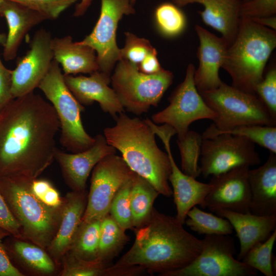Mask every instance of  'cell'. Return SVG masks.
Wrapping results in <instances>:
<instances>
[{
  "label": "cell",
  "mask_w": 276,
  "mask_h": 276,
  "mask_svg": "<svg viewBox=\"0 0 276 276\" xmlns=\"http://www.w3.org/2000/svg\"><path fill=\"white\" fill-rule=\"evenodd\" d=\"M112 127L104 130L107 143L118 150L131 170L148 180L159 194L170 197L171 165L167 153L157 145L155 133L146 122L122 112Z\"/></svg>",
  "instance_id": "cell-3"
},
{
  "label": "cell",
  "mask_w": 276,
  "mask_h": 276,
  "mask_svg": "<svg viewBox=\"0 0 276 276\" xmlns=\"http://www.w3.org/2000/svg\"><path fill=\"white\" fill-rule=\"evenodd\" d=\"M276 14V0H249L242 1L239 17L254 18L274 16Z\"/></svg>",
  "instance_id": "cell-41"
},
{
  "label": "cell",
  "mask_w": 276,
  "mask_h": 276,
  "mask_svg": "<svg viewBox=\"0 0 276 276\" xmlns=\"http://www.w3.org/2000/svg\"><path fill=\"white\" fill-rule=\"evenodd\" d=\"M93 0H81V2L76 5L74 16L78 17L83 15L90 6Z\"/></svg>",
  "instance_id": "cell-47"
},
{
  "label": "cell",
  "mask_w": 276,
  "mask_h": 276,
  "mask_svg": "<svg viewBox=\"0 0 276 276\" xmlns=\"http://www.w3.org/2000/svg\"><path fill=\"white\" fill-rule=\"evenodd\" d=\"M125 45L120 49L121 59L138 66L148 55L156 52L148 40L129 32H125Z\"/></svg>",
  "instance_id": "cell-37"
},
{
  "label": "cell",
  "mask_w": 276,
  "mask_h": 276,
  "mask_svg": "<svg viewBox=\"0 0 276 276\" xmlns=\"http://www.w3.org/2000/svg\"><path fill=\"white\" fill-rule=\"evenodd\" d=\"M0 227L13 237L22 239L20 226L12 214L0 192Z\"/></svg>",
  "instance_id": "cell-42"
},
{
  "label": "cell",
  "mask_w": 276,
  "mask_h": 276,
  "mask_svg": "<svg viewBox=\"0 0 276 276\" xmlns=\"http://www.w3.org/2000/svg\"><path fill=\"white\" fill-rule=\"evenodd\" d=\"M3 0H0V4ZM6 40V36L3 34L0 33V45L4 47Z\"/></svg>",
  "instance_id": "cell-48"
},
{
  "label": "cell",
  "mask_w": 276,
  "mask_h": 276,
  "mask_svg": "<svg viewBox=\"0 0 276 276\" xmlns=\"http://www.w3.org/2000/svg\"><path fill=\"white\" fill-rule=\"evenodd\" d=\"M108 214L101 222L97 260L111 264L129 240V237Z\"/></svg>",
  "instance_id": "cell-28"
},
{
  "label": "cell",
  "mask_w": 276,
  "mask_h": 276,
  "mask_svg": "<svg viewBox=\"0 0 276 276\" xmlns=\"http://www.w3.org/2000/svg\"><path fill=\"white\" fill-rule=\"evenodd\" d=\"M178 7L198 3L204 9L198 13L203 22L221 34L228 44L234 40L238 29L242 0H172Z\"/></svg>",
  "instance_id": "cell-24"
},
{
  "label": "cell",
  "mask_w": 276,
  "mask_h": 276,
  "mask_svg": "<svg viewBox=\"0 0 276 276\" xmlns=\"http://www.w3.org/2000/svg\"><path fill=\"white\" fill-rule=\"evenodd\" d=\"M137 66L140 72L146 74H153L163 68L157 57V51L148 55Z\"/></svg>",
  "instance_id": "cell-45"
},
{
  "label": "cell",
  "mask_w": 276,
  "mask_h": 276,
  "mask_svg": "<svg viewBox=\"0 0 276 276\" xmlns=\"http://www.w3.org/2000/svg\"><path fill=\"white\" fill-rule=\"evenodd\" d=\"M12 71L5 67L0 58V111L13 99L11 94Z\"/></svg>",
  "instance_id": "cell-44"
},
{
  "label": "cell",
  "mask_w": 276,
  "mask_h": 276,
  "mask_svg": "<svg viewBox=\"0 0 276 276\" xmlns=\"http://www.w3.org/2000/svg\"><path fill=\"white\" fill-rule=\"evenodd\" d=\"M0 16L5 18L8 27L3 47V57L7 61L16 57L19 46L29 31L47 20L39 12L9 0H3L0 4Z\"/></svg>",
  "instance_id": "cell-23"
},
{
  "label": "cell",
  "mask_w": 276,
  "mask_h": 276,
  "mask_svg": "<svg viewBox=\"0 0 276 276\" xmlns=\"http://www.w3.org/2000/svg\"><path fill=\"white\" fill-rule=\"evenodd\" d=\"M195 67L188 65L185 79L172 92L169 105L152 116L155 124H167L176 131L178 139L184 136L191 123L202 119L214 121L216 113L206 104L194 82Z\"/></svg>",
  "instance_id": "cell-10"
},
{
  "label": "cell",
  "mask_w": 276,
  "mask_h": 276,
  "mask_svg": "<svg viewBox=\"0 0 276 276\" xmlns=\"http://www.w3.org/2000/svg\"><path fill=\"white\" fill-rule=\"evenodd\" d=\"M276 240V229L264 241L250 248L242 262L265 276L275 275L272 268V249Z\"/></svg>",
  "instance_id": "cell-34"
},
{
  "label": "cell",
  "mask_w": 276,
  "mask_h": 276,
  "mask_svg": "<svg viewBox=\"0 0 276 276\" xmlns=\"http://www.w3.org/2000/svg\"><path fill=\"white\" fill-rule=\"evenodd\" d=\"M39 12L47 20H55L77 0H9Z\"/></svg>",
  "instance_id": "cell-39"
},
{
  "label": "cell",
  "mask_w": 276,
  "mask_h": 276,
  "mask_svg": "<svg viewBox=\"0 0 276 276\" xmlns=\"http://www.w3.org/2000/svg\"><path fill=\"white\" fill-rule=\"evenodd\" d=\"M174 75L163 68L153 74L140 72L137 65L121 59L110 77L112 88L124 109L140 115L157 106L172 84Z\"/></svg>",
  "instance_id": "cell-8"
},
{
  "label": "cell",
  "mask_w": 276,
  "mask_h": 276,
  "mask_svg": "<svg viewBox=\"0 0 276 276\" xmlns=\"http://www.w3.org/2000/svg\"><path fill=\"white\" fill-rule=\"evenodd\" d=\"M215 213L228 220L236 231L240 242L237 258L239 261L250 248L265 241L276 229V215L259 216L228 210H220Z\"/></svg>",
  "instance_id": "cell-21"
},
{
  "label": "cell",
  "mask_w": 276,
  "mask_h": 276,
  "mask_svg": "<svg viewBox=\"0 0 276 276\" xmlns=\"http://www.w3.org/2000/svg\"><path fill=\"white\" fill-rule=\"evenodd\" d=\"M65 82L73 95L83 105L97 102L102 110L116 119L124 111L117 95L108 85L110 77L98 70L88 77L64 75Z\"/></svg>",
  "instance_id": "cell-19"
},
{
  "label": "cell",
  "mask_w": 276,
  "mask_h": 276,
  "mask_svg": "<svg viewBox=\"0 0 276 276\" xmlns=\"http://www.w3.org/2000/svg\"><path fill=\"white\" fill-rule=\"evenodd\" d=\"M198 256L189 264L163 276H255L257 270L236 259L234 239L207 235Z\"/></svg>",
  "instance_id": "cell-9"
},
{
  "label": "cell",
  "mask_w": 276,
  "mask_h": 276,
  "mask_svg": "<svg viewBox=\"0 0 276 276\" xmlns=\"http://www.w3.org/2000/svg\"><path fill=\"white\" fill-rule=\"evenodd\" d=\"M175 217L154 208L148 222L134 230L131 248L113 265L137 266L147 273H165L184 267L200 253L204 242L187 232Z\"/></svg>",
  "instance_id": "cell-2"
},
{
  "label": "cell",
  "mask_w": 276,
  "mask_h": 276,
  "mask_svg": "<svg viewBox=\"0 0 276 276\" xmlns=\"http://www.w3.org/2000/svg\"><path fill=\"white\" fill-rule=\"evenodd\" d=\"M249 1V0H242V1Z\"/></svg>",
  "instance_id": "cell-50"
},
{
  "label": "cell",
  "mask_w": 276,
  "mask_h": 276,
  "mask_svg": "<svg viewBox=\"0 0 276 276\" xmlns=\"http://www.w3.org/2000/svg\"><path fill=\"white\" fill-rule=\"evenodd\" d=\"M32 181L0 177V192L20 226L22 238L47 249L58 229L63 204L52 208L43 203L32 193Z\"/></svg>",
  "instance_id": "cell-5"
},
{
  "label": "cell",
  "mask_w": 276,
  "mask_h": 276,
  "mask_svg": "<svg viewBox=\"0 0 276 276\" xmlns=\"http://www.w3.org/2000/svg\"><path fill=\"white\" fill-rule=\"evenodd\" d=\"M159 195L146 179L134 173L130 193V206L133 229L145 225L150 219L153 203Z\"/></svg>",
  "instance_id": "cell-27"
},
{
  "label": "cell",
  "mask_w": 276,
  "mask_h": 276,
  "mask_svg": "<svg viewBox=\"0 0 276 276\" xmlns=\"http://www.w3.org/2000/svg\"><path fill=\"white\" fill-rule=\"evenodd\" d=\"M63 258L62 276H135L143 273L142 268L136 266L118 267L98 260L86 261L68 252Z\"/></svg>",
  "instance_id": "cell-26"
},
{
  "label": "cell",
  "mask_w": 276,
  "mask_h": 276,
  "mask_svg": "<svg viewBox=\"0 0 276 276\" xmlns=\"http://www.w3.org/2000/svg\"><path fill=\"white\" fill-rule=\"evenodd\" d=\"M54 60L62 67L64 76L91 74L99 70L95 51L88 45L73 41L70 35L52 38Z\"/></svg>",
  "instance_id": "cell-25"
},
{
  "label": "cell",
  "mask_w": 276,
  "mask_h": 276,
  "mask_svg": "<svg viewBox=\"0 0 276 276\" xmlns=\"http://www.w3.org/2000/svg\"><path fill=\"white\" fill-rule=\"evenodd\" d=\"M31 189L34 195L43 203L52 208H59L63 202L59 192L48 180L35 179L31 183Z\"/></svg>",
  "instance_id": "cell-40"
},
{
  "label": "cell",
  "mask_w": 276,
  "mask_h": 276,
  "mask_svg": "<svg viewBox=\"0 0 276 276\" xmlns=\"http://www.w3.org/2000/svg\"><path fill=\"white\" fill-rule=\"evenodd\" d=\"M185 223L193 231L200 235H229L234 228L226 219L202 211L196 206L187 213Z\"/></svg>",
  "instance_id": "cell-31"
},
{
  "label": "cell",
  "mask_w": 276,
  "mask_h": 276,
  "mask_svg": "<svg viewBox=\"0 0 276 276\" xmlns=\"http://www.w3.org/2000/svg\"><path fill=\"white\" fill-rule=\"evenodd\" d=\"M11 248L17 258L32 272L51 275L56 271V263L42 247L15 238Z\"/></svg>",
  "instance_id": "cell-29"
},
{
  "label": "cell",
  "mask_w": 276,
  "mask_h": 276,
  "mask_svg": "<svg viewBox=\"0 0 276 276\" xmlns=\"http://www.w3.org/2000/svg\"><path fill=\"white\" fill-rule=\"evenodd\" d=\"M151 127L162 140L168 153L171 165L169 181L172 187L174 201L176 208L175 216L182 224L185 223L188 212L194 206L200 205L202 208L205 197L212 189V185L200 182L181 171L173 158L170 148L171 137L176 134L170 126L163 124L157 126L152 123Z\"/></svg>",
  "instance_id": "cell-15"
},
{
  "label": "cell",
  "mask_w": 276,
  "mask_h": 276,
  "mask_svg": "<svg viewBox=\"0 0 276 276\" xmlns=\"http://www.w3.org/2000/svg\"><path fill=\"white\" fill-rule=\"evenodd\" d=\"M255 93L276 119V68H269L263 79L256 85Z\"/></svg>",
  "instance_id": "cell-38"
},
{
  "label": "cell",
  "mask_w": 276,
  "mask_h": 276,
  "mask_svg": "<svg viewBox=\"0 0 276 276\" xmlns=\"http://www.w3.org/2000/svg\"><path fill=\"white\" fill-rule=\"evenodd\" d=\"M199 93L217 114L213 123L201 134L203 139L213 137L220 132L242 125L276 126V119L255 94L243 91L223 82L215 89Z\"/></svg>",
  "instance_id": "cell-6"
},
{
  "label": "cell",
  "mask_w": 276,
  "mask_h": 276,
  "mask_svg": "<svg viewBox=\"0 0 276 276\" xmlns=\"http://www.w3.org/2000/svg\"><path fill=\"white\" fill-rule=\"evenodd\" d=\"M221 133L245 137L267 149L270 152L276 154V126L257 124L242 125L220 132L215 136Z\"/></svg>",
  "instance_id": "cell-35"
},
{
  "label": "cell",
  "mask_w": 276,
  "mask_h": 276,
  "mask_svg": "<svg viewBox=\"0 0 276 276\" xmlns=\"http://www.w3.org/2000/svg\"><path fill=\"white\" fill-rule=\"evenodd\" d=\"M249 167L241 166L212 176V189L205 197L203 208L216 213L228 210L250 213V190L248 180Z\"/></svg>",
  "instance_id": "cell-16"
},
{
  "label": "cell",
  "mask_w": 276,
  "mask_h": 276,
  "mask_svg": "<svg viewBox=\"0 0 276 276\" xmlns=\"http://www.w3.org/2000/svg\"><path fill=\"white\" fill-rule=\"evenodd\" d=\"M134 172L116 153L100 160L92 170L87 202L82 221L102 220L109 214L112 199Z\"/></svg>",
  "instance_id": "cell-13"
},
{
  "label": "cell",
  "mask_w": 276,
  "mask_h": 276,
  "mask_svg": "<svg viewBox=\"0 0 276 276\" xmlns=\"http://www.w3.org/2000/svg\"><path fill=\"white\" fill-rule=\"evenodd\" d=\"M133 176L119 189L112 199L109 211V215L125 231L133 229L130 206Z\"/></svg>",
  "instance_id": "cell-36"
},
{
  "label": "cell",
  "mask_w": 276,
  "mask_h": 276,
  "mask_svg": "<svg viewBox=\"0 0 276 276\" xmlns=\"http://www.w3.org/2000/svg\"><path fill=\"white\" fill-rule=\"evenodd\" d=\"M195 29L199 45L197 52L199 65L195 68L194 78L200 93L215 89L223 82L219 77V71L224 61L228 44L221 37L199 25H196Z\"/></svg>",
  "instance_id": "cell-18"
},
{
  "label": "cell",
  "mask_w": 276,
  "mask_h": 276,
  "mask_svg": "<svg viewBox=\"0 0 276 276\" xmlns=\"http://www.w3.org/2000/svg\"><path fill=\"white\" fill-rule=\"evenodd\" d=\"M52 36L43 28L37 30L30 42L29 49L12 71L11 94L13 99L32 92L48 72L53 60Z\"/></svg>",
  "instance_id": "cell-14"
},
{
  "label": "cell",
  "mask_w": 276,
  "mask_h": 276,
  "mask_svg": "<svg viewBox=\"0 0 276 276\" xmlns=\"http://www.w3.org/2000/svg\"><path fill=\"white\" fill-rule=\"evenodd\" d=\"M10 235L9 232L0 227V276H23L11 262L3 242V239Z\"/></svg>",
  "instance_id": "cell-43"
},
{
  "label": "cell",
  "mask_w": 276,
  "mask_h": 276,
  "mask_svg": "<svg viewBox=\"0 0 276 276\" xmlns=\"http://www.w3.org/2000/svg\"><path fill=\"white\" fill-rule=\"evenodd\" d=\"M250 210L259 216L276 215V154L270 152L261 166L248 171Z\"/></svg>",
  "instance_id": "cell-22"
},
{
  "label": "cell",
  "mask_w": 276,
  "mask_h": 276,
  "mask_svg": "<svg viewBox=\"0 0 276 276\" xmlns=\"http://www.w3.org/2000/svg\"><path fill=\"white\" fill-rule=\"evenodd\" d=\"M60 123L51 104L32 92L0 111V177L33 180L54 159Z\"/></svg>",
  "instance_id": "cell-1"
},
{
  "label": "cell",
  "mask_w": 276,
  "mask_h": 276,
  "mask_svg": "<svg viewBox=\"0 0 276 276\" xmlns=\"http://www.w3.org/2000/svg\"><path fill=\"white\" fill-rule=\"evenodd\" d=\"M88 192L72 191L63 197L62 210L56 233L47 250L56 263L68 251L82 219Z\"/></svg>",
  "instance_id": "cell-20"
},
{
  "label": "cell",
  "mask_w": 276,
  "mask_h": 276,
  "mask_svg": "<svg viewBox=\"0 0 276 276\" xmlns=\"http://www.w3.org/2000/svg\"><path fill=\"white\" fill-rule=\"evenodd\" d=\"M276 47V32L252 20L240 17L233 41L227 47L222 67L230 75L233 86L255 94L265 66Z\"/></svg>",
  "instance_id": "cell-4"
},
{
  "label": "cell",
  "mask_w": 276,
  "mask_h": 276,
  "mask_svg": "<svg viewBox=\"0 0 276 276\" xmlns=\"http://www.w3.org/2000/svg\"><path fill=\"white\" fill-rule=\"evenodd\" d=\"M136 0H131V3L132 5H134V4L135 3Z\"/></svg>",
  "instance_id": "cell-49"
},
{
  "label": "cell",
  "mask_w": 276,
  "mask_h": 276,
  "mask_svg": "<svg viewBox=\"0 0 276 276\" xmlns=\"http://www.w3.org/2000/svg\"><path fill=\"white\" fill-rule=\"evenodd\" d=\"M39 88L50 101L57 115L61 131L60 142L71 153H78L90 147L95 139L83 127L81 113L84 107L67 86L59 63L53 59Z\"/></svg>",
  "instance_id": "cell-7"
},
{
  "label": "cell",
  "mask_w": 276,
  "mask_h": 276,
  "mask_svg": "<svg viewBox=\"0 0 276 276\" xmlns=\"http://www.w3.org/2000/svg\"><path fill=\"white\" fill-rule=\"evenodd\" d=\"M134 13L131 0H101L100 13L96 25L89 34L78 42L95 51L99 71L109 77L121 59L116 41L119 22L124 15Z\"/></svg>",
  "instance_id": "cell-12"
},
{
  "label": "cell",
  "mask_w": 276,
  "mask_h": 276,
  "mask_svg": "<svg viewBox=\"0 0 276 276\" xmlns=\"http://www.w3.org/2000/svg\"><path fill=\"white\" fill-rule=\"evenodd\" d=\"M250 19L261 26L269 28L275 31L276 30L275 15L268 17L254 18Z\"/></svg>",
  "instance_id": "cell-46"
},
{
  "label": "cell",
  "mask_w": 276,
  "mask_h": 276,
  "mask_svg": "<svg viewBox=\"0 0 276 276\" xmlns=\"http://www.w3.org/2000/svg\"><path fill=\"white\" fill-rule=\"evenodd\" d=\"M154 18L159 31L168 37L178 36L186 27L185 15L173 3L166 2L158 5L154 12Z\"/></svg>",
  "instance_id": "cell-33"
},
{
  "label": "cell",
  "mask_w": 276,
  "mask_h": 276,
  "mask_svg": "<svg viewBox=\"0 0 276 276\" xmlns=\"http://www.w3.org/2000/svg\"><path fill=\"white\" fill-rule=\"evenodd\" d=\"M101 222L81 221L67 252L83 260H97Z\"/></svg>",
  "instance_id": "cell-30"
},
{
  "label": "cell",
  "mask_w": 276,
  "mask_h": 276,
  "mask_svg": "<svg viewBox=\"0 0 276 276\" xmlns=\"http://www.w3.org/2000/svg\"><path fill=\"white\" fill-rule=\"evenodd\" d=\"M94 144L78 153H68L57 149L55 159L59 164L66 185L72 191L85 190L87 178L96 164L106 156L116 153V149L109 145L104 135L98 134Z\"/></svg>",
  "instance_id": "cell-17"
},
{
  "label": "cell",
  "mask_w": 276,
  "mask_h": 276,
  "mask_svg": "<svg viewBox=\"0 0 276 276\" xmlns=\"http://www.w3.org/2000/svg\"><path fill=\"white\" fill-rule=\"evenodd\" d=\"M200 156L201 174L204 178L241 166L258 165L261 162L255 144L245 137L229 133L203 139Z\"/></svg>",
  "instance_id": "cell-11"
},
{
  "label": "cell",
  "mask_w": 276,
  "mask_h": 276,
  "mask_svg": "<svg viewBox=\"0 0 276 276\" xmlns=\"http://www.w3.org/2000/svg\"><path fill=\"white\" fill-rule=\"evenodd\" d=\"M202 140V134L189 130L184 136L177 139V141L181 156V171L195 178L201 174L198 160Z\"/></svg>",
  "instance_id": "cell-32"
}]
</instances>
